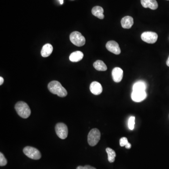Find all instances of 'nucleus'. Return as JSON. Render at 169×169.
Masks as SVG:
<instances>
[{
  "instance_id": "f257e3e1",
  "label": "nucleus",
  "mask_w": 169,
  "mask_h": 169,
  "mask_svg": "<svg viewBox=\"0 0 169 169\" xmlns=\"http://www.w3.org/2000/svg\"><path fill=\"white\" fill-rule=\"evenodd\" d=\"M47 88L51 93L54 95H58L60 97H65L67 95L66 90L58 81H54L51 82L48 84Z\"/></svg>"
},
{
  "instance_id": "f03ea898",
  "label": "nucleus",
  "mask_w": 169,
  "mask_h": 169,
  "mask_svg": "<svg viewBox=\"0 0 169 169\" xmlns=\"http://www.w3.org/2000/svg\"><path fill=\"white\" fill-rule=\"evenodd\" d=\"M15 109L18 115L23 118H27L31 113L30 108L26 103L22 101L17 102L16 104Z\"/></svg>"
},
{
  "instance_id": "7ed1b4c3",
  "label": "nucleus",
  "mask_w": 169,
  "mask_h": 169,
  "mask_svg": "<svg viewBox=\"0 0 169 169\" xmlns=\"http://www.w3.org/2000/svg\"><path fill=\"white\" fill-rule=\"evenodd\" d=\"M101 138V133L100 131L97 128L92 129L88 137V143L90 146L94 147L98 143Z\"/></svg>"
},
{
  "instance_id": "20e7f679",
  "label": "nucleus",
  "mask_w": 169,
  "mask_h": 169,
  "mask_svg": "<svg viewBox=\"0 0 169 169\" xmlns=\"http://www.w3.org/2000/svg\"><path fill=\"white\" fill-rule=\"evenodd\" d=\"M69 39L72 43L77 47L83 46L86 43L85 38L79 32L75 31L72 32L69 36Z\"/></svg>"
},
{
  "instance_id": "39448f33",
  "label": "nucleus",
  "mask_w": 169,
  "mask_h": 169,
  "mask_svg": "<svg viewBox=\"0 0 169 169\" xmlns=\"http://www.w3.org/2000/svg\"><path fill=\"white\" fill-rule=\"evenodd\" d=\"M23 152L27 157L33 160H39L41 157L39 150L36 148L27 146L24 148Z\"/></svg>"
},
{
  "instance_id": "423d86ee",
  "label": "nucleus",
  "mask_w": 169,
  "mask_h": 169,
  "mask_svg": "<svg viewBox=\"0 0 169 169\" xmlns=\"http://www.w3.org/2000/svg\"><path fill=\"white\" fill-rule=\"evenodd\" d=\"M55 130L56 134L59 138L64 140L67 137L68 130L66 124L62 123H58L55 126Z\"/></svg>"
},
{
  "instance_id": "0eeeda50",
  "label": "nucleus",
  "mask_w": 169,
  "mask_h": 169,
  "mask_svg": "<svg viewBox=\"0 0 169 169\" xmlns=\"http://www.w3.org/2000/svg\"><path fill=\"white\" fill-rule=\"evenodd\" d=\"M141 38L143 41L148 43L154 44L157 41L158 35L153 32H145L141 35Z\"/></svg>"
},
{
  "instance_id": "6e6552de",
  "label": "nucleus",
  "mask_w": 169,
  "mask_h": 169,
  "mask_svg": "<svg viewBox=\"0 0 169 169\" xmlns=\"http://www.w3.org/2000/svg\"><path fill=\"white\" fill-rule=\"evenodd\" d=\"M147 96V93L145 91H133L131 98L134 102L140 103L145 100Z\"/></svg>"
},
{
  "instance_id": "1a4fd4ad",
  "label": "nucleus",
  "mask_w": 169,
  "mask_h": 169,
  "mask_svg": "<svg viewBox=\"0 0 169 169\" xmlns=\"http://www.w3.org/2000/svg\"><path fill=\"white\" fill-rule=\"evenodd\" d=\"M107 50L115 54H119L121 53V49L118 44L114 40L108 41L106 45Z\"/></svg>"
},
{
  "instance_id": "9d476101",
  "label": "nucleus",
  "mask_w": 169,
  "mask_h": 169,
  "mask_svg": "<svg viewBox=\"0 0 169 169\" xmlns=\"http://www.w3.org/2000/svg\"><path fill=\"white\" fill-rule=\"evenodd\" d=\"M113 80L116 83H119L122 81L123 77V70L119 67H115L112 72Z\"/></svg>"
},
{
  "instance_id": "9b49d317",
  "label": "nucleus",
  "mask_w": 169,
  "mask_h": 169,
  "mask_svg": "<svg viewBox=\"0 0 169 169\" xmlns=\"http://www.w3.org/2000/svg\"><path fill=\"white\" fill-rule=\"evenodd\" d=\"M90 90L92 94L95 95H99L103 92V87L100 83L94 81L92 82L90 86Z\"/></svg>"
},
{
  "instance_id": "f8f14e48",
  "label": "nucleus",
  "mask_w": 169,
  "mask_h": 169,
  "mask_svg": "<svg viewBox=\"0 0 169 169\" xmlns=\"http://www.w3.org/2000/svg\"><path fill=\"white\" fill-rule=\"evenodd\" d=\"M141 3L145 8L155 10L158 8V5L156 0H141Z\"/></svg>"
},
{
  "instance_id": "ddd939ff",
  "label": "nucleus",
  "mask_w": 169,
  "mask_h": 169,
  "mask_svg": "<svg viewBox=\"0 0 169 169\" xmlns=\"http://www.w3.org/2000/svg\"><path fill=\"white\" fill-rule=\"evenodd\" d=\"M133 19L131 16H126L121 19V25L125 29L131 28L133 24Z\"/></svg>"
},
{
  "instance_id": "4468645a",
  "label": "nucleus",
  "mask_w": 169,
  "mask_h": 169,
  "mask_svg": "<svg viewBox=\"0 0 169 169\" xmlns=\"http://www.w3.org/2000/svg\"><path fill=\"white\" fill-rule=\"evenodd\" d=\"M53 47L51 44L47 43L42 47L41 51V54L44 58H47L51 54Z\"/></svg>"
},
{
  "instance_id": "2eb2a0df",
  "label": "nucleus",
  "mask_w": 169,
  "mask_h": 169,
  "mask_svg": "<svg viewBox=\"0 0 169 169\" xmlns=\"http://www.w3.org/2000/svg\"><path fill=\"white\" fill-rule=\"evenodd\" d=\"M104 10L102 7L100 6H95L92 9V13L93 15L96 17L100 19H103L104 16L103 15Z\"/></svg>"
},
{
  "instance_id": "dca6fc26",
  "label": "nucleus",
  "mask_w": 169,
  "mask_h": 169,
  "mask_svg": "<svg viewBox=\"0 0 169 169\" xmlns=\"http://www.w3.org/2000/svg\"><path fill=\"white\" fill-rule=\"evenodd\" d=\"M84 54L82 52L77 51L72 53L69 56V60L73 62H77L82 59Z\"/></svg>"
},
{
  "instance_id": "f3484780",
  "label": "nucleus",
  "mask_w": 169,
  "mask_h": 169,
  "mask_svg": "<svg viewBox=\"0 0 169 169\" xmlns=\"http://www.w3.org/2000/svg\"><path fill=\"white\" fill-rule=\"evenodd\" d=\"M93 66L98 71H106L107 69V66L102 60H97L94 62Z\"/></svg>"
},
{
  "instance_id": "a211bd4d",
  "label": "nucleus",
  "mask_w": 169,
  "mask_h": 169,
  "mask_svg": "<svg viewBox=\"0 0 169 169\" xmlns=\"http://www.w3.org/2000/svg\"><path fill=\"white\" fill-rule=\"evenodd\" d=\"M146 83L142 81H139L135 83L133 86V91H145L146 89Z\"/></svg>"
},
{
  "instance_id": "6ab92c4d",
  "label": "nucleus",
  "mask_w": 169,
  "mask_h": 169,
  "mask_svg": "<svg viewBox=\"0 0 169 169\" xmlns=\"http://www.w3.org/2000/svg\"><path fill=\"white\" fill-rule=\"evenodd\" d=\"M106 151L108 154V161L110 163H113L115 161V157L116 156V152L111 148H107L106 149Z\"/></svg>"
},
{
  "instance_id": "aec40b11",
  "label": "nucleus",
  "mask_w": 169,
  "mask_h": 169,
  "mask_svg": "<svg viewBox=\"0 0 169 169\" xmlns=\"http://www.w3.org/2000/svg\"><path fill=\"white\" fill-rule=\"evenodd\" d=\"M135 125V117L133 116L130 117L128 120V127L130 130H133Z\"/></svg>"
},
{
  "instance_id": "412c9836",
  "label": "nucleus",
  "mask_w": 169,
  "mask_h": 169,
  "mask_svg": "<svg viewBox=\"0 0 169 169\" xmlns=\"http://www.w3.org/2000/svg\"><path fill=\"white\" fill-rule=\"evenodd\" d=\"M7 161L2 153H0V166H4L7 164Z\"/></svg>"
},
{
  "instance_id": "4be33fe9",
  "label": "nucleus",
  "mask_w": 169,
  "mask_h": 169,
  "mask_svg": "<svg viewBox=\"0 0 169 169\" xmlns=\"http://www.w3.org/2000/svg\"><path fill=\"white\" fill-rule=\"evenodd\" d=\"M128 141L126 137H122L120 140V145L121 147H124L128 143Z\"/></svg>"
},
{
  "instance_id": "5701e85b",
  "label": "nucleus",
  "mask_w": 169,
  "mask_h": 169,
  "mask_svg": "<svg viewBox=\"0 0 169 169\" xmlns=\"http://www.w3.org/2000/svg\"><path fill=\"white\" fill-rule=\"evenodd\" d=\"M76 169H96L95 167L90 166V165H85V166H79Z\"/></svg>"
},
{
  "instance_id": "b1692460",
  "label": "nucleus",
  "mask_w": 169,
  "mask_h": 169,
  "mask_svg": "<svg viewBox=\"0 0 169 169\" xmlns=\"http://www.w3.org/2000/svg\"><path fill=\"white\" fill-rule=\"evenodd\" d=\"M131 144H130L129 142H128L127 144V145H126L125 147H126V148H127V149H130V148H131Z\"/></svg>"
},
{
  "instance_id": "393cba45",
  "label": "nucleus",
  "mask_w": 169,
  "mask_h": 169,
  "mask_svg": "<svg viewBox=\"0 0 169 169\" xmlns=\"http://www.w3.org/2000/svg\"><path fill=\"white\" fill-rule=\"evenodd\" d=\"M3 82H4V79L2 77H0V85H2Z\"/></svg>"
},
{
  "instance_id": "a878e982",
  "label": "nucleus",
  "mask_w": 169,
  "mask_h": 169,
  "mask_svg": "<svg viewBox=\"0 0 169 169\" xmlns=\"http://www.w3.org/2000/svg\"><path fill=\"white\" fill-rule=\"evenodd\" d=\"M166 65L168 66L169 67V56L168 58V59H167V61H166Z\"/></svg>"
},
{
  "instance_id": "bb28decb",
  "label": "nucleus",
  "mask_w": 169,
  "mask_h": 169,
  "mask_svg": "<svg viewBox=\"0 0 169 169\" xmlns=\"http://www.w3.org/2000/svg\"><path fill=\"white\" fill-rule=\"evenodd\" d=\"M60 2V3L61 4H62L63 3V0H59Z\"/></svg>"
},
{
  "instance_id": "cd10ccee",
  "label": "nucleus",
  "mask_w": 169,
  "mask_h": 169,
  "mask_svg": "<svg viewBox=\"0 0 169 169\" xmlns=\"http://www.w3.org/2000/svg\"><path fill=\"white\" fill-rule=\"evenodd\" d=\"M168 1H169V0H168Z\"/></svg>"
}]
</instances>
